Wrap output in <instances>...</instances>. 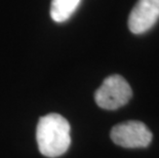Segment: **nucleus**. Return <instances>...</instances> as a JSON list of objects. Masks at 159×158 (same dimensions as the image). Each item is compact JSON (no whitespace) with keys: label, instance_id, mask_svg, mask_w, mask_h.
I'll return each instance as SVG.
<instances>
[{"label":"nucleus","instance_id":"1","mask_svg":"<svg viewBox=\"0 0 159 158\" xmlns=\"http://www.w3.org/2000/svg\"><path fill=\"white\" fill-rule=\"evenodd\" d=\"M70 124L60 114L50 113L39 119L36 140L39 151L46 157H57L67 152L71 144Z\"/></svg>","mask_w":159,"mask_h":158},{"label":"nucleus","instance_id":"3","mask_svg":"<svg viewBox=\"0 0 159 158\" xmlns=\"http://www.w3.org/2000/svg\"><path fill=\"white\" fill-rule=\"evenodd\" d=\"M110 137L116 145L124 148H145L152 141V133L146 124L136 120L115 125Z\"/></svg>","mask_w":159,"mask_h":158},{"label":"nucleus","instance_id":"2","mask_svg":"<svg viewBox=\"0 0 159 158\" xmlns=\"http://www.w3.org/2000/svg\"><path fill=\"white\" fill-rule=\"evenodd\" d=\"M133 90L122 76L114 74L107 77L94 93L97 105L106 110H116L126 105Z\"/></svg>","mask_w":159,"mask_h":158},{"label":"nucleus","instance_id":"5","mask_svg":"<svg viewBox=\"0 0 159 158\" xmlns=\"http://www.w3.org/2000/svg\"><path fill=\"white\" fill-rule=\"evenodd\" d=\"M81 0H52L50 16L57 23L66 22L71 18Z\"/></svg>","mask_w":159,"mask_h":158},{"label":"nucleus","instance_id":"4","mask_svg":"<svg viewBox=\"0 0 159 158\" xmlns=\"http://www.w3.org/2000/svg\"><path fill=\"white\" fill-rule=\"evenodd\" d=\"M159 19V0H139L128 16V28L134 34H143Z\"/></svg>","mask_w":159,"mask_h":158}]
</instances>
